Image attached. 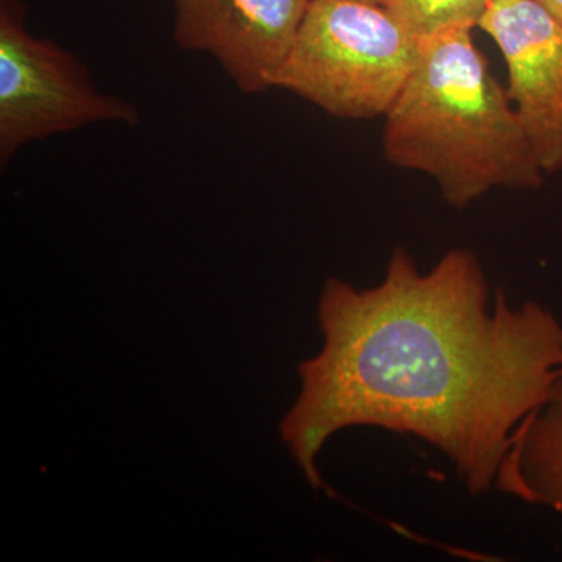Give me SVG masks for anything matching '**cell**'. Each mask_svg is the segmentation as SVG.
Here are the masks:
<instances>
[{
    "mask_svg": "<svg viewBox=\"0 0 562 562\" xmlns=\"http://www.w3.org/2000/svg\"><path fill=\"white\" fill-rule=\"evenodd\" d=\"M538 2L562 21V0H538Z\"/></svg>",
    "mask_w": 562,
    "mask_h": 562,
    "instance_id": "cell-9",
    "label": "cell"
},
{
    "mask_svg": "<svg viewBox=\"0 0 562 562\" xmlns=\"http://www.w3.org/2000/svg\"><path fill=\"white\" fill-rule=\"evenodd\" d=\"M136 106L95 87L70 52L25 29L20 0H0V166L27 146L102 122L133 125Z\"/></svg>",
    "mask_w": 562,
    "mask_h": 562,
    "instance_id": "cell-4",
    "label": "cell"
},
{
    "mask_svg": "<svg viewBox=\"0 0 562 562\" xmlns=\"http://www.w3.org/2000/svg\"><path fill=\"white\" fill-rule=\"evenodd\" d=\"M491 0H391L387 9L416 40L453 29H476Z\"/></svg>",
    "mask_w": 562,
    "mask_h": 562,
    "instance_id": "cell-8",
    "label": "cell"
},
{
    "mask_svg": "<svg viewBox=\"0 0 562 562\" xmlns=\"http://www.w3.org/2000/svg\"><path fill=\"white\" fill-rule=\"evenodd\" d=\"M312 0H173V40L209 54L246 94L272 90Z\"/></svg>",
    "mask_w": 562,
    "mask_h": 562,
    "instance_id": "cell-6",
    "label": "cell"
},
{
    "mask_svg": "<svg viewBox=\"0 0 562 562\" xmlns=\"http://www.w3.org/2000/svg\"><path fill=\"white\" fill-rule=\"evenodd\" d=\"M419 40L387 7L366 0H312L273 88L339 120H375L401 94Z\"/></svg>",
    "mask_w": 562,
    "mask_h": 562,
    "instance_id": "cell-3",
    "label": "cell"
},
{
    "mask_svg": "<svg viewBox=\"0 0 562 562\" xmlns=\"http://www.w3.org/2000/svg\"><path fill=\"white\" fill-rule=\"evenodd\" d=\"M472 31L419 40L416 65L384 114L386 160L432 177L457 210L494 188L538 190L546 177Z\"/></svg>",
    "mask_w": 562,
    "mask_h": 562,
    "instance_id": "cell-2",
    "label": "cell"
},
{
    "mask_svg": "<svg viewBox=\"0 0 562 562\" xmlns=\"http://www.w3.org/2000/svg\"><path fill=\"white\" fill-rule=\"evenodd\" d=\"M479 29L502 52L506 91L542 171L562 172V21L538 0H491Z\"/></svg>",
    "mask_w": 562,
    "mask_h": 562,
    "instance_id": "cell-5",
    "label": "cell"
},
{
    "mask_svg": "<svg viewBox=\"0 0 562 562\" xmlns=\"http://www.w3.org/2000/svg\"><path fill=\"white\" fill-rule=\"evenodd\" d=\"M321 353L299 364L302 391L281 439L313 490L336 432L379 427L436 447L465 490L487 494L520 427L562 376V322L538 302L491 290L479 258L453 249L420 272L395 249L382 283L322 290Z\"/></svg>",
    "mask_w": 562,
    "mask_h": 562,
    "instance_id": "cell-1",
    "label": "cell"
},
{
    "mask_svg": "<svg viewBox=\"0 0 562 562\" xmlns=\"http://www.w3.org/2000/svg\"><path fill=\"white\" fill-rule=\"evenodd\" d=\"M366 2L380 3V5H390L391 0H366Z\"/></svg>",
    "mask_w": 562,
    "mask_h": 562,
    "instance_id": "cell-10",
    "label": "cell"
},
{
    "mask_svg": "<svg viewBox=\"0 0 562 562\" xmlns=\"http://www.w3.org/2000/svg\"><path fill=\"white\" fill-rule=\"evenodd\" d=\"M495 490L562 514V376L517 432Z\"/></svg>",
    "mask_w": 562,
    "mask_h": 562,
    "instance_id": "cell-7",
    "label": "cell"
}]
</instances>
